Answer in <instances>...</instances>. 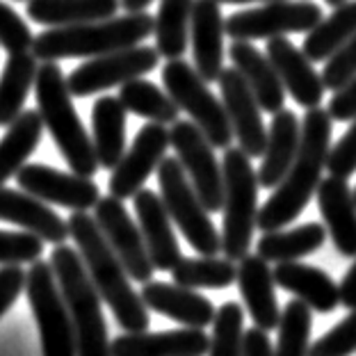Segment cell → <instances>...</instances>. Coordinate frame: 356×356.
I'll return each instance as SVG.
<instances>
[{"label":"cell","instance_id":"cell-28","mask_svg":"<svg viewBox=\"0 0 356 356\" xmlns=\"http://www.w3.org/2000/svg\"><path fill=\"white\" fill-rule=\"evenodd\" d=\"M126 108L119 96H101L92 108V142L101 169H115L126 153Z\"/></svg>","mask_w":356,"mask_h":356},{"label":"cell","instance_id":"cell-43","mask_svg":"<svg viewBox=\"0 0 356 356\" xmlns=\"http://www.w3.org/2000/svg\"><path fill=\"white\" fill-rule=\"evenodd\" d=\"M327 169L331 176L338 178H350L356 172V119H352V126L329 149Z\"/></svg>","mask_w":356,"mask_h":356},{"label":"cell","instance_id":"cell-13","mask_svg":"<svg viewBox=\"0 0 356 356\" xmlns=\"http://www.w3.org/2000/svg\"><path fill=\"white\" fill-rule=\"evenodd\" d=\"M94 220L99 224L101 233L112 247V252L119 256L121 265L126 267L128 277L137 283H149L156 267H153L147 245H144L140 226L128 215L126 206L117 197H101L94 206Z\"/></svg>","mask_w":356,"mask_h":356},{"label":"cell","instance_id":"cell-44","mask_svg":"<svg viewBox=\"0 0 356 356\" xmlns=\"http://www.w3.org/2000/svg\"><path fill=\"white\" fill-rule=\"evenodd\" d=\"M28 272L21 265H3L0 267V318L12 309V304L26 288Z\"/></svg>","mask_w":356,"mask_h":356},{"label":"cell","instance_id":"cell-6","mask_svg":"<svg viewBox=\"0 0 356 356\" xmlns=\"http://www.w3.org/2000/svg\"><path fill=\"white\" fill-rule=\"evenodd\" d=\"M224 222L222 252L229 261H242L252 247L258 220V174L252 158L240 147L224 149Z\"/></svg>","mask_w":356,"mask_h":356},{"label":"cell","instance_id":"cell-2","mask_svg":"<svg viewBox=\"0 0 356 356\" xmlns=\"http://www.w3.org/2000/svg\"><path fill=\"white\" fill-rule=\"evenodd\" d=\"M69 236L74 238L78 254L83 256L89 279L99 290L105 304L110 306L119 327L126 334H140L149 327V311L142 297L131 286L126 267L119 256L112 252L108 240L101 233L99 224L85 210H74L69 217Z\"/></svg>","mask_w":356,"mask_h":356},{"label":"cell","instance_id":"cell-40","mask_svg":"<svg viewBox=\"0 0 356 356\" xmlns=\"http://www.w3.org/2000/svg\"><path fill=\"white\" fill-rule=\"evenodd\" d=\"M356 352V309L347 318L315 341L309 356H352Z\"/></svg>","mask_w":356,"mask_h":356},{"label":"cell","instance_id":"cell-29","mask_svg":"<svg viewBox=\"0 0 356 356\" xmlns=\"http://www.w3.org/2000/svg\"><path fill=\"white\" fill-rule=\"evenodd\" d=\"M119 7V0H30L28 19L46 28H69L112 19Z\"/></svg>","mask_w":356,"mask_h":356},{"label":"cell","instance_id":"cell-18","mask_svg":"<svg viewBox=\"0 0 356 356\" xmlns=\"http://www.w3.org/2000/svg\"><path fill=\"white\" fill-rule=\"evenodd\" d=\"M133 204L137 213V226L142 231L153 267L160 272H172L183 258V254L174 236L172 217H169L163 204V197H158L153 190L142 188L133 197Z\"/></svg>","mask_w":356,"mask_h":356},{"label":"cell","instance_id":"cell-45","mask_svg":"<svg viewBox=\"0 0 356 356\" xmlns=\"http://www.w3.org/2000/svg\"><path fill=\"white\" fill-rule=\"evenodd\" d=\"M329 117L334 121H352L356 119V76L345 83L338 92H334L327 105Z\"/></svg>","mask_w":356,"mask_h":356},{"label":"cell","instance_id":"cell-46","mask_svg":"<svg viewBox=\"0 0 356 356\" xmlns=\"http://www.w3.org/2000/svg\"><path fill=\"white\" fill-rule=\"evenodd\" d=\"M245 356H274V347L263 329H249L245 334Z\"/></svg>","mask_w":356,"mask_h":356},{"label":"cell","instance_id":"cell-4","mask_svg":"<svg viewBox=\"0 0 356 356\" xmlns=\"http://www.w3.org/2000/svg\"><path fill=\"white\" fill-rule=\"evenodd\" d=\"M35 94L44 128L51 133L60 156L67 160L74 174L92 178L101 167L94 151V142L74 108L64 71L55 62H44L39 67Z\"/></svg>","mask_w":356,"mask_h":356},{"label":"cell","instance_id":"cell-20","mask_svg":"<svg viewBox=\"0 0 356 356\" xmlns=\"http://www.w3.org/2000/svg\"><path fill=\"white\" fill-rule=\"evenodd\" d=\"M0 222L21 226L23 231L35 233L37 238L51 245H64L69 236V222H64L46 201L32 197L28 192L0 188Z\"/></svg>","mask_w":356,"mask_h":356},{"label":"cell","instance_id":"cell-9","mask_svg":"<svg viewBox=\"0 0 356 356\" xmlns=\"http://www.w3.org/2000/svg\"><path fill=\"white\" fill-rule=\"evenodd\" d=\"M28 299L35 313L44 356H78L76 331L51 263L35 261L26 277Z\"/></svg>","mask_w":356,"mask_h":356},{"label":"cell","instance_id":"cell-27","mask_svg":"<svg viewBox=\"0 0 356 356\" xmlns=\"http://www.w3.org/2000/svg\"><path fill=\"white\" fill-rule=\"evenodd\" d=\"M272 274L277 286L297 295V299H302V302L311 306V311L331 313L336 306H341L338 286L320 267L293 261V263H279L272 270Z\"/></svg>","mask_w":356,"mask_h":356},{"label":"cell","instance_id":"cell-21","mask_svg":"<svg viewBox=\"0 0 356 356\" xmlns=\"http://www.w3.org/2000/svg\"><path fill=\"white\" fill-rule=\"evenodd\" d=\"M315 194H318L320 215L338 254L356 258V201L347 178H322Z\"/></svg>","mask_w":356,"mask_h":356},{"label":"cell","instance_id":"cell-42","mask_svg":"<svg viewBox=\"0 0 356 356\" xmlns=\"http://www.w3.org/2000/svg\"><path fill=\"white\" fill-rule=\"evenodd\" d=\"M354 76H356V35L345 46L338 48L325 62V69H322V80H325V87L331 89V92H338Z\"/></svg>","mask_w":356,"mask_h":356},{"label":"cell","instance_id":"cell-52","mask_svg":"<svg viewBox=\"0 0 356 356\" xmlns=\"http://www.w3.org/2000/svg\"><path fill=\"white\" fill-rule=\"evenodd\" d=\"M354 201H356V190H354Z\"/></svg>","mask_w":356,"mask_h":356},{"label":"cell","instance_id":"cell-19","mask_svg":"<svg viewBox=\"0 0 356 356\" xmlns=\"http://www.w3.org/2000/svg\"><path fill=\"white\" fill-rule=\"evenodd\" d=\"M224 35L226 19L222 16L217 0H194L190 37H192V60L194 69L206 83L220 80L224 69Z\"/></svg>","mask_w":356,"mask_h":356},{"label":"cell","instance_id":"cell-8","mask_svg":"<svg viewBox=\"0 0 356 356\" xmlns=\"http://www.w3.org/2000/svg\"><path fill=\"white\" fill-rule=\"evenodd\" d=\"M160 197L172 222L201 256H217L222 252V236L217 233L210 213L194 192L188 174L178 158H165L158 167Z\"/></svg>","mask_w":356,"mask_h":356},{"label":"cell","instance_id":"cell-39","mask_svg":"<svg viewBox=\"0 0 356 356\" xmlns=\"http://www.w3.org/2000/svg\"><path fill=\"white\" fill-rule=\"evenodd\" d=\"M44 254V240L28 231H0V265L35 263Z\"/></svg>","mask_w":356,"mask_h":356},{"label":"cell","instance_id":"cell-17","mask_svg":"<svg viewBox=\"0 0 356 356\" xmlns=\"http://www.w3.org/2000/svg\"><path fill=\"white\" fill-rule=\"evenodd\" d=\"M265 55L270 58L286 92L293 96L297 105L306 110L320 108L327 87L322 74L313 69V62L306 58L304 51H299L288 37H274L267 39Z\"/></svg>","mask_w":356,"mask_h":356},{"label":"cell","instance_id":"cell-7","mask_svg":"<svg viewBox=\"0 0 356 356\" xmlns=\"http://www.w3.org/2000/svg\"><path fill=\"white\" fill-rule=\"evenodd\" d=\"M165 92L172 96L181 112H188L197 128L213 144V149H229L233 142V128L224 103L210 92L199 71L183 58L167 60L163 67Z\"/></svg>","mask_w":356,"mask_h":356},{"label":"cell","instance_id":"cell-36","mask_svg":"<svg viewBox=\"0 0 356 356\" xmlns=\"http://www.w3.org/2000/svg\"><path fill=\"white\" fill-rule=\"evenodd\" d=\"M176 286L199 290H224L238 281V267L229 258L201 256V258H181L172 270Z\"/></svg>","mask_w":356,"mask_h":356},{"label":"cell","instance_id":"cell-23","mask_svg":"<svg viewBox=\"0 0 356 356\" xmlns=\"http://www.w3.org/2000/svg\"><path fill=\"white\" fill-rule=\"evenodd\" d=\"M210 338L204 329H176L163 334H124L110 343L112 356H206Z\"/></svg>","mask_w":356,"mask_h":356},{"label":"cell","instance_id":"cell-35","mask_svg":"<svg viewBox=\"0 0 356 356\" xmlns=\"http://www.w3.org/2000/svg\"><path fill=\"white\" fill-rule=\"evenodd\" d=\"M119 101L133 115L149 119L153 124H176L178 121V105L172 101V96L163 92L158 85L149 83L144 78H135L131 83L119 87Z\"/></svg>","mask_w":356,"mask_h":356},{"label":"cell","instance_id":"cell-26","mask_svg":"<svg viewBox=\"0 0 356 356\" xmlns=\"http://www.w3.org/2000/svg\"><path fill=\"white\" fill-rule=\"evenodd\" d=\"M302 140V124L293 110L283 108L272 115V124L267 128V147L263 153V163L258 167V185L261 188H277L288 174L290 165L295 163Z\"/></svg>","mask_w":356,"mask_h":356},{"label":"cell","instance_id":"cell-14","mask_svg":"<svg viewBox=\"0 0 356 356\" xmlns=\"http://www.w3.org/2000/svg\"><path fill=\"white\" fill-rule=\"evenodd\" d=\"M169 147H172V137H169L167 126L153 124V121L142 126L140 133L135 135L131 149L124 153L119 165L112 169L110 176L112 197H117L121 201L133 199L144 188L147 178L153 172H158Z\"/></svg>","mask_w":356,"mask_h":356},{"label":"cell","instance_id":"cell-12","mask_svg":"<svg viewBox=\"0 0 356 356\" xmlns=\"http://www.w3.org/2000/svg\"><path fill=\"white\" fill-rule=\"evenodd\" d=\"M160 53L151 46H133L126 51L99 55L80 64L67 78L71 96L87 99V96L108 92L112 87H121L135 78H144L158 67Z\"/></svg>","mask_w":356,"mask_h":356},{"label":"cell","instance_id":"cell-25","mask_svg":"<svg viewBox=\"0 0 356 356\" xmlns=\"http://www.w3.org/2000/svg\"><path fill=\"white\" fill-rule=\"evenodd\" d=\"M238 288L242 302L247 304V311L252 315L258 329L272 331L279 327L281 309L274 295V274L258 254H247L238 261Z\"/></svg>","mask_w":356,"mask_h":356},{"label":"cell","instance_id":"cell-10","mask_svg":"<svg viewBox=\"0 0 356 356\" xmlns=\"http://www.w3.org/2000/svg\"><path fill=\"white\" fill-rule=\"evenodd\" d=\"M322 19L325 14L313 0H277L231 14L226 19V35L231 37V42H267L295 32H311Z\"/></svg>","mask_w":356,"mask_h":356},{"label":"cell","instance_id":"cell-47","mask_svg":"<svg viewBox=\"0 0 356 356\" xmlns=\"http://www.w3.org/2000/svg\"><path fill=\"white\" fill-rule=\"evenodd\" d=\"M338 295H341V306H345V309H350V311L356 309V261L350 270H347L341 286H338Z\"/></svg>","mask_w":356,"mask_h":356},{"label":"cell","instance_id":"cell-37","mask_svg":"<svg viewBox=\"0 0 356 356\" xmlns=\"http://www.w3.org/2000/svg\"><path fill=\"white\" fill-rule=\"evenodd\" d=\"M311 322V306L302 299H293L283 306L274 356H309Z\"/></svg>","mask_w":356,"mask_h":356},{"label":"cell","instance_id":"cell-32","mask_svg":"<svg viewBox=\"0 0 356 356\" xmlns=\"http://www.w3.org/2000/svg\"><path fill=\"white\" fill-rule=\"evenodd\" d=\"M44 135V121L39 110H23L21 117L7 128L0 140V188L19 174L26 160L37 151Z\"/></svg>","mask_w":356,"mask_h":356},{"label":"cell","instance_id":"cell-51","mask_svg":"<svg viewBox=\"0 0 356 356\" xmlns=\"http://www.w3.org/2000/svg\"><path fill=\"white\" fill-rule=\"evenodd\" d=\"M19 3H30V0H19Z\"/></svg>","mask_w":356,"mask_h":356},{"label":"cell","instance_id":"cell-34","mask_svg":"<svg viewBox=\"0 0 356 356\" xmlns=\"http://www.w3.org/2000/svg\"><path fill=\"white\" fill-rule=\"evenodd\" d=\"M192 7L194 0H160L158 14L153 16V37L160 58L176 60L188 51Z\"/></svg>","mask_w":356,"mask_h":356},{"label":"cell","instance_id":"cell-1","mask_svg":"<svg viewBox=\"0 0 356 356\" xmlns=\"http://www.w3.org/2000/svg\"><path fill=\"white\" fill-rule=\"evenodd\" d=\"M331 124L327 110L311 108L302 119V140L295 163L290 165L288 174L274 188V194L258 210L256 226L263 233L281 231L283 226L293 224L306 206L311 204L313 194L318 192L322 172L327 169V158L331 149Z\"/></svg>","mask_w":356,"mask_h":356},{"label":"cell","instance_id":"cell-31","mask_svg":"<svg viewBox=\"0 0 356 356\" xmlns=\"http://www.w3.org/2000/svg\"><path fill=\"white\" fill-rule=\"evenodd\" d=\"M327 242V229L318 222L302 224L290 231H270L258 240L256 254L267 263H293L315 254Z\"/></svg>","mask_w":356,"mask_h":356},{"label":"cell","instance_id":"cell-24","mask_svg":"<svg viewBox=\"0 0 356 356\" xmlns=\"http://www.w3.org/2000/svg\"><path fill=\"white\" fill-rule=\"evenodd\" d=\"M229 58L233 69H238L240 76L247 80L261 110L267 115H277L286 108V87L265 53L258 51L252 42H231Z\"/></svg>","mask_w":356,"mask_h":356},{"label":"cell","instance_id":"cell-41","mask_svg":"<svg viewBox=\"0 0 356 356\" xmlns=\"http://www.w3.org/2000/svg\"><path fill=\"white\" fill-rule=\"evenodd\" d=\"M32 42H35V35L28 23L21 19L19 12L0 0V46L5 48L7 55H12L32 51Z\"/></svg>","mask_w":356,"mask_h":356},{"label":"cell","instance_id":"cell-49","mask_svg":"<svg viewBox=\"0 0 356 356\" xmlns=\"http://www.w3.org/2000/svg\"><path fill=\"white\" fill-rule=\"evenodd\" d=\"M222 5H247V3H277V0H217Z\"/></svg>","mask_w":356,"mask_h":356},{"label":"cell","instance_id":"cell-50","mask_svg":"<svg viewBox=\"0 0 356 356\" xmlns=\"http://www.w3.org/2000/svg\"><path fill=\"white\" fill-rule=\"evenodd\" d=\"M327 3H329L331 7H338V5H343V3H345V0H327Z\"/></svg>","mask_w":356,"mask_h":356},{"label":"cell","instance_id":"cell-33","mask_svg":"<svg viewBox=\"0 0 356 356\" xmlns=\"http://www.w3.org/2000/svg\"><path fill=\"white\" fill-rule=\"evenodd\" d=\"M356 35V0H345L334 7L311 32H306L302 51L311 62H327L338 48Z\"/></svg>","mask_w":356,"mask_h":356},{"label":"cell","instance_id":"cell-11","mask_svg":"<svg viewBox=\"0 0 356 356\" xmlns=\"http://www.w3.org/2000/svg\"><path fill=\"white\" fill-rule=\"evenodd\" d=\"M169 137H172L178 163L183 165L201 204L210 215L220 213L224 208V172L215 158L213 144L206 140L194 121L178 119L169 128Z\"/></svg>","mask_w":356,"mask_h":356},{"label":"cell","instance_id":"cell-30","mask_svg":"<svg viewBox=\"0 0 356 356\" xmlns=\"http://www.w3.org/2000/svg\"><path fill=\"white\" fill-rule=\"evenodd\" d=\"M39 64L32 51L7 55L0 76V126L10 128L26 108L30 89L35 87Z\"/></svg>","mask_w":356,"mask_h":356},{"label":"cell","instance_id":"cell-3","mask_svg":"<svg viewBox=\"0 0 356 356\" xmlns=\"http://www.w3.org/2000/svg\"><path fill=\"white\" fill-rule=\"evenodd\" d=\"M153 35V16L147 12L112 16L105 21H92L83 26L48 28L35 35L32 53L37 60H74V58H99V55L126 51L140 46Z\"/></svg>","mask_w":356,"mask_h":356},{"label":"cell","instance_id":"cell-15","mask_svg":"<svg viewBox=\"0 0 356 356\" xmlns=\"http://www.w3.org/2000/svg\"><path fill=\"white\" fill-rule=\"evenodd\" d=\"M217 83H220L222 103L229 115L238 147L249 158H263L267 147V128L263 121V110L247 80L240 76L238 69H222Z\"/></svg>","mask_w":356,"mask_h":356},{"label":"cell","instance_id":"cell-5","mask_svg":"<svg viewBox=\"0 0 356 356\" xmlns=\"http://www.w3.org/2000/svg\"><path fill=\"white\" fill-rule=\"evenodd\" d=\"M51 267L71 315L78 356H112L108 327L101 311V295L89 279L83 256L67 245H55Z\"/></svg>","mask_w":356,"mask_h":356},{"label":"cell","instance_id":"cell-22","mask_svg":"<svg viewBox=\"0 0 356 356\" xmlns=\"http://www.w3.org/2000/svg\"><path fill=\"white\" fill-rule=\"evenodd\" d=\"M140 297L147 309L181 322L183 327L204 329L213 325L215 320V306L204 295H199L197 290L176 286V283L149 281L144 283Z\"/></svg>","mask_w":356,"mask_h":356},{"label":"cell","instance_id":"cell-48","mask_svg":"<svg viewBox=\"0 0 356 356\" xmlns=\"http://www.w3.org/2000/svg\"><path fill=\"white\" fill-rule=\"evenodd\" d=\"M119 3H121V10H124L126 14H137V12L147 10L153 0H119Z\"/></svg>","mask_w":356,"mask_h":356},{"label":"cell","instance_id":"cell-38","mask_svg":"<svg viewBox=\"0 0 356 356\" xmlns=\"http://www.w3.org/2000/svg\"><path fill=\"white\" fill-rule=\"evenodd\" d=\"M210 356H245V311L240 304L226 302L215 311Z\"/></svg>","mask_w":356,"mask_h":356},{"label":"cell","instance_id":"cell-16","mask_svg":"<svg viewBox=\"0 0 356 356\" xmlns=\"http://www.w3.org/2000/svg\"><path fill=\"white\" fill-rule=\"evenodd\" d=\"M16 183L32 197L69 210H87L99 204L101 192L92 178L64 174L46 165H23L16 174Z\"/></svg>","mask_w":356,"mask_h":356}]
</instances>
